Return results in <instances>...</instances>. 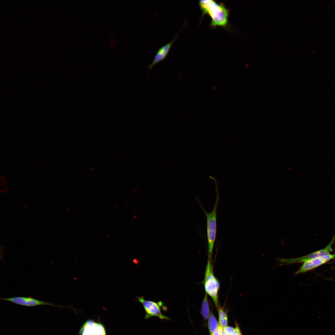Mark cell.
Returning <instances> with one entry per match:
<instances>
[{
	"label": "cell",
	"mask_w": 335,
	"mask_h": 335,
	"mask_svg": "<svg viewBox=\"0 0 335 335\" xmlns=\"http://www.w3.org/2000/svg\"><path fill=\"white\" fill-rule=\"evenodd\" d=\"M199 4L203 13L208 14L211 17L213 26H223L227 24L228 12L223 4L212 0L200 1Z\"/></svg>",
	"instance_id": "cell-1"
},
{
	"label": "cell",
	"mask_w": 335,
	"mask_h": 335,
	"mask_svg": "<svg viewBox=\"0 0 335 335\" xmlns=\"http://www.w3.org/2000/svg\"><path fill=\"white\" fill-rule=\"evenodd\" d=\"M212 259L208 256L203 284L206 293L212 298L218 310V292L220 285L219 281L214 273Z\"/></svg>",
	"instance_id": "cell-2"
},
{
	"label": "cell",
	"mask_w": 335,
	"mask_h": 335,
	"mask_svg": "<svg viewBox=\"0 0 335 335\" xmlns=\"http://www.w3.org/2000/svg\"><path fill=\"white\" fill-rule=\"evenodd\" d=\"M219 199L218 191L214 207L210 212H207L201 205L206 219L207 235L208 244V256L212 259L213 250L217 235V209Z\"/></svg>",
	"instance_id": "cell-3"
},
{
	"label": "cell",
	"mask_w": 335,
	"mask_h": 335,
	"mask_svg": "<svg viewBox=\"0 0 335 335\" xmlns=\"http://www.w3.org/2000/svg\"><path fill=\"white\" fill-rule=\"evenodd\" d=\"M335 240V234L330 242L325 248L302 257L291 258H279L277 261L279 265H288L292 264L304 262L311 259L322 258L327 261L333 258L334 254H330L331 246Z\"/></svg>",
	"instance_id": "cell-4"
},
{
	"label": "cell",
	"mask_w": 335,
	"mask_h": 335,
	"mask_svg": "<svg viewBox=\"0 0 335 335\" xmlns=\"http://www.w3.org/2000/svg\"><path fill=\"white\" fill-rule=\"evenodd\" d=\"M139 301L142 304L145 312L144 317L145 319H149L153 316L156 317L162 320H171L168 317L163 315L161 312L162 309L166 311L167 308L164 306L161 301L157 302L147 300L143 297H138Z\"/></svg>",
	"instance_id": "cell-5"
},
{
	"label": "cell",
	"mask_w": 335,
	"mask_h": 335,
	"mask_svg": "<svg viewBox=\"0 0 335 335\" xmlns=\"http://www.w3.org/2000/svg\"><path fill=\"white\" fill-rule=\"evenodd\" d=\"M0 300L12 302L16 304L26 306H35L42 305H49L57 307L60 308L64 306L54 304L51 302L44 301L31 297H1Z\"/></svg>",
	"instance_id": "cell-6"
},
{
	"label": "cell",
	"mask_w": 335,
	"mask_h": 335,
	"mask_svg": "<svg viewBox=\"0 0 335 335\" xmlns=\"http://www.w3.org/2000/svg\"><path fill=\"white\" fill-rule=\"evenodd\" d=\"M80 335H106V334L104 327L100 323L89 319L82 326Z\"/></svg>",
	"instance_id": "cell-7"
},
{
	"label": "cell",
	"mask_w": 335,
	"mask_h": 335,
	"mask_svg": "<svg viewBox=\"0 0 335 335\" xmlns=\"http://www.w3.org/2000/svg\"><path fill=\"white\" fill-rule=\"evenodd\" d=\"M179 34L178 32L168 43L159 48L152 62L149 65L147 72L149 71L157 64L163 60L168 55L170 49Z\"/></svg>",
	"instance_id": "cell-8"
},
{
	"label": "cell",
	"mask_w": 335,
	"mask_h": 335,
	"mask_svg": "<svg viewBox=\"0 0 335 335\" xmlns=\"http://www.w3.org/2000/svg\"><path fill=\"white\" fill-rule=\"evenodd\" d=\"M327 261L325 260L322 258L314 259L305 261L295 272V275H298L310 270L324 264Z\"/></svg>",
	"instance_id": "cell-9"
},
{
	"label": "cell",
	"mask_w": 335,
	"mask_h": 335,
	"mask_svg": "<svg viewBox=\"0 0 335 335\" xmlns=\"http://www.w3.org/2000/svg\"><path fill=\"white\" fill-rule=\"evenodd\" d=\"M201 313L203 318L206 319L209 314V308L207 294L205 293L201 306Z\"/></svg>",
	"instance_id": "cell-10"
},
{
	"label": "cell",
	"mask_w": 335,
	"mask_h": 335,
	"mask_svg": "<svg viewBox=\"0 0 335 335\" xmlns=\"http://www.w3.org/2000/svg\"><path fill=\"white\" fill-rule=\"evenodd\" d=\"M219 325L218 322L212 312L208 320V327L210 334H212Z\"/></svg>",
	"instance_id": "cell-11"
},
{
	"label": "cell",
	"mask_w": 335,
	"mask_h": 335,
	"mask_svg": "<svg viewBox=\"0 0 335 335\" xmlns=\"http://www.w3.org/2000/svg\"><path fill=\"white\" fill-rule=\"evenodd\" d=\"M218 310V315L219 318V323L220 325L223 328H224L227 326L228 324V318L227 314L220 306H219Z\"/></svg>",
	"instance_id": "cell-12"
},
{
	"label": "cell",
	"mask_w": 335,
	"mask_h": 335,
	"mask_svg": "<svg viewBox=\"0 0 335 335\" xmlns=\"http://www.w3.org/2000/svg\"><path fill=\"white\" fill-rule=\"evenodd\" d=\"M236 327L235 328L230 326H226L224 328L223 331L230 335H242L239 327L236 323Z\"/></svg>",
	"instance_id": "cell-13"
},
{
	"label": "cell",
	"mask_w": 335,
	"mask_h": 335,
	"mask_svg": "<svg viewBox=\"0 0 335 335\" xmlns=\"http://www.w3.org/2000/svg\"><path fill=\"white\" fill-rule=\"evenodd\" d=\"M223 328L220 325L214 331L212 335H222Z\"/></svg>",
	"instance_id": "cell-14"
},
{
	"label": "cell",
	"mask_w": 335,
	"mask_h": 335,
	"mask_svg": "<svg viewBox=\"0 0 335 335\" xmlns=\"http://www.w3.org/2000/svg\"><path fill=\"white\" fill-rule=\"evenodd\" d=\"M222 335H230L225 333L223 331L222 333Z\"/></svg>",
	"instance_id": "cell-15"
},
{
	"label": "cell",
	"mask_w": 335,
	"mask_h": 335,
	"mask_svg": "<svg viewBox=\"0 0 335 335\" xmlns=\"http://www.w3.org/2000/svg\"><path fill=\"white\" fill-rule=\"evenodd\" d=\"M334 255H335V254H334Z\"/></svg>",
	"instance_id": "cell-16"
},
{
	"label": "cell",
	"mask_w": 335,
	"mask_h": 335,
	"mask_svg": "<svg viewBox=\"0 0 335 335\" xmlns=\"http://www.w3.org/2000/svg\"><path fill=\"white\" fill-rule=\"evenodd\" d=\"M210 335H212V334H210Z\"/></svg>",
	"instance_id": "cell-17"
}]
</instances>
